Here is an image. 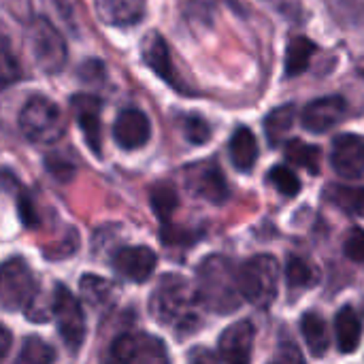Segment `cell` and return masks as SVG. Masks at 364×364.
<instances>
[{"mask_svg": "<svg viewBox=\"0 0 364 364\" xmlns=\"http://www.w3.org/2000/svg\"><path fill=\"white\" fill-rule=\"evenodd\" d=\"M346 113H348V105L341 96H324L305 107L301 122L309 132L322 134L335 128L346 117Z\"/></svg>", "mask_w": 364, "mask_h": 364, "instance_id": "4fadbf2b", "label": "cell"}, {"mask_svg": "<svg viewBox=\"0 0 364 364\" xmlns=\"http://www.w3.org/2000/svg\"><path fill=\"white\" fill-rule=\"evenodd\" d=\"M314 53H316V45L307 36H294L286 51V75L294 77L305 73Z\"/></svg>", "mask_w": 364, "mask_h": 364, "instance_id": "603a6c76", "label": "cell"}, {"mask_svg": "<svg viewBox=\"0 0 364 364\" xmlns=\"http://www.w3.org/2000/svg\"><path fill=\"white\" fill-rule=\"evenodd\" d=\"M9 350H11V333L0 324V360L6 358Z\"/></svg>", "mask_w": 364, "mask_h": 364, "instance_id": "8d00e7d4", "label": "cell"}, {"mask_svg": "<svg viewBox=\"0 0 364 364\" xmlns=\"http://www.w3.org/2000/svg\"><path fill=\"white\" fill-rule=\"evenodd\" d=\"M55 360V352L49 343L38 337H30L23 341V348L17 356V363L26 364H49Z\"/></svg>", "mask_w": 364, "mask_h": 364, "instance_id": "f1b7e54d", "label": "cell"}, {"mask_svg": "<svg viewBox=\"0 0 364 364\" xmlns=\"http://www.w3.org/2000/svg\"><path fill=\"white\" fill-rule=\"evenodd\" d=\"M326 198L350 215H364V188L331 186L326 188Z\"/></svg>", "mask_w": 364, "mask_h": 364, "instance_id": "d4e9b609", "label": "cell"}, {"mask_svg": "<svg viewBox=\"0 0 364 364\" xmlns=\"http://www.w3.org/2000/svg\"><path fill=\"white\" fill-rule=\"evenodd\" d=\"M228 149H230V160L235 168L243 173L254 168L258 160V141H256V134L247 126H239L235 130V134L230 136Z\"/></svg>", "mask_w": 364, "mask_h": 364, "instance_id": "ac0fdd59", "label": "cell"}, {"mask_svg": "<svg viewBox=\"0 0 364 364\" xmlns=\"http://www.w3.org/2000/svg\"><path fill=\"white\" fill-rule=\"evenodd\" d=\"M196 294L200 305L218 316L237 311L243 301L239 271L226 256L205 258L196 273Z\"/></svg>", "mask_w": 364, "mask_h": 364, "instance_id": "7a4b0ae2", "label": "cell"}, {"mask_svg": "<svg viewBox=\"0 0 364 364\" xmlns=\"http://www.w3.org/2000/svg\"><path fill=\"white\" fill-rule=\"evenodd\" d=\"M181 130H183V136L192 145H205L211 139V126L200 115H186V117H181Z\"/></svg>", "mask_w": 364, "mask_h": 364, "instance_id": "4dcf8cb0", "label": "cell"}, {"mask_svg": "<svg viewBox=\"0 0 364 364\" xmlns=\"http://www.w3.org/2000/svg\"><path fill=\"white\" fill-rule=\"evenodd\" d=\"M318 273L314 267H309L303 258H290L288 260V267H286V279H288V286L292 290H307L311 288L318 279Z\"/></svg>", "mask_w": 364, "mask_h": 364, "instance_id": "4316f807", "label": "cell"}, {"mask_svg": "<svg viewBox=\"0 0 364 364\" xmlns=\"http://www.w3.org/2000/svg\"><path fill=\"white\" fill-rule=\"evenodd\" d=\"M111 358L117 363L156 364L166 363L168 354L160 339L145 333H126L111 346Z\"/></svg>", "mask_w": 364, "mask_h": 364, "instance_id": "ba28073f", "label": "cell"}, {"mask_svg": "<svg viewBox=\"0 0 364 364\" xmlns=\"http://www.w3.org/2000/svg\"><path fill=\"white\" fill-rule=\"evenodd\" d=\"M277 358H279V360H284V363H301V360H303V356H301L299 348H294L292 343L282 346V354H279Z\"/></svg>", "mask_w": 364, "mask_h": 364, "instance_id": "d590c367", "label": "cell"}, {"mask_svg": "<svg viewBox=\"0 0 364 364\" xmlns=\"http://www.w3.org/2000/svg\"><path fill=\"white\" fill-rule=\"evenodd\" d=\"M296 122V107L294 105H284L273 109L267 119H264V132H267V141L277 147L279 143H284V139L288 136V132L292 130Z\"/></svg>", "mask_w": 364, "mask_h": 364, "instance_id": "44dd1931", "label": "cell"}, {"mask_svg": "<svg viewBox=\"0 0 364 364\" xmlns=\"http://www.w3.org/2000/svg\"><path fill=\"white\" fill-rule=\"evenodd\" d=\"M156 254L145 247V245H136V247H122L115 256H113V269L128 282H136L143 284L151 277V273L156 271Z\"/></svg>", "mask_w": 364, "mask_h": 364, "instance_id": "5bb4252c", "label": "cell"}, {"mask_svg": "<svg viewBox=\"0 0 364 364\" xmlns=\"http://www.w3.org/2000/svg\"><path fill=\"white\" fill-rule=\"evenodd\" d=\"M141 55L145 60V64L162 79L166 81L173 90H177L179 94H194L192 87L181 79V75L177 73L175 64H173V58H171V51H168V45L166 41L162 38V34L158 32H149L145 34L143 43H141Z\"/></svg>", "mask_w": 364, "mask_h": 364, "instance_id": "9c48e42d", "label": "cell"}, {"mask_svg": "<svg viewBox=\"0 0 364 364\" xmlns=\"http://www.w3.org/2000/svg\"><path fill=\"white\" fill-rule=\"evenodd\" d=\"M113 136L122 149H139L149 141L151 124L143 111L124 109L113 124Z\"/></svg>", "mask_w": 364, "mask_h": 364, "instance_id": "9a60e30c", "label": "cell"}, {"mask_svg": "<svg viewBox=\"0 0 364 364\" xmlns=\"http://www.w3.org/2000/svg\"><path fill=\"white\" fill-rule=\"evenodd\" d=\"M254 339H256V328L252 322H247V320L235 322L222 333V337L218 341V354L224 363H250L252 350H254Z\"/></svg>", "mask_w": 364, "mask_h": 364, "instance_id": "8fae6325", "label": "cell"}, {"mask_svg": "<svg viewBox=\"0 0 364 364\" xmlns=\"http://www.w3.org/2000/svg\"><path fill=\"white\" fill-rule=\"evenodd\" d=\"M301 331H303L309 352L318 358L324 356L326 350L331 348V333H328L326 320L316 311H307L301 320Z\"/></svg>", "mask_w": 364, "mask_h": 364, "instance_id": "ffe728a7", "label": "cell"}, {"mask_svg": "<svg viewBox=\"0 0 364 364\" xmlns=\"http://www.w3.org/2000/svg\"><path fill=\"white\" fill-rule=\"evenodd\" d=\"M28 43H30V51H32L36 66L45 75H58L64 68L66 55H68L66 41L49 19L36 17L30 23Z\"/></svg>", "mask_w": 364, "mask_h": 364, "instance_id": "8992f818", "label": "cell"}, {"mask_svg": "<svg viewBox=\"0 0 364 364\" xmlns=\"http://www.w3.org/2000/svg\"><path fill=\"white\" fill-rule=\"evenodd\" d=\"M19 130L32 143L51 145L64 136V113L47 96H32L19 113Z\"/></svg>", "mask_w": 364, "mask_h": 364, "instance_id": "3957f363", "label": "cell"}, {"mask_svg": "<svg viewBox=\"0 0 364 364\" xmlns=\"http://www.w3.org/2000/svg\"><path fill=\"white\" fill-rule=\"evenodd\" d=\"M19 77H21V66L15 53L11 51L9 41L0 34V92L13 85L15 81H19Z\"/></svg>", "mask_w": 364, "mask_h": 364, "instance_id": "83f0119b", "label": "cell"}, {"mask_svg": "<svg viewBox=\"0 0 364 364\" xmlns=\"http://www.w3.org/2000/svg\"><path fill=\"white\" fill-rule=\"evenodd\" d=\"M335 335H337V346L343 354H352L358 350L363 339V322L354 307L339 309L335 318Z\"/></svg>", "mask_w": 364, "mask_h": 364, "instance_id": "d6986e66", "label": "cell"}, {"mask_svg": "<svg viewBox=\"0 0 364 364\" xmlns=\"http://www.w3.org/2000/svg\"><path fill=\"white\" fill-rule=\"evenodd\" d=\"M81 294L94 309H107L115 303V286L98 275H83L81 277Z\"/></svg>", "mask_w": 364, "mask_h": 364, "instance_id": "7402d4cb", "label": "cell"}, {"mask_svg": "<svg viewBox=\"0 0 364 364\" xmlns=\"http://www.w3.org/2000/svg\"><path fill=\"white\" fill-rule=\"evenodd\" d=\"M73 109L77 115V122L81 126V132L90 145V149L100 156L102 151V122H100V100L87 94H79L73 98Z\"/></svg>", "mask_w": 364, "mask_h": 364, "instance_id": "2e32d148", "label": "cell"}, {"mask_svg": "<svg viewBox=\"0 0 364 364\" xmlns=\"http://www.w3.org/2000/svg\"><path fill=\"white\" fill-rule=\"evenodd\" d=\"M200 307L196 288L181 275H164L149 301L151 316L179 337L196 333L200 326Z\"/></svg>", "mask_w": 364, "mask_h": 364, "instance_id": "6da1fadb", "label": "cell"}, {"mask_svg": "<svg viewBox=\"0 0 364 364\" xmlns=\"http://www.w3.org/2000/svg\"><path fill=\"white\" fill-rule=\"evenodd\" d=\"M151 207H154L156 215H158L164 224H168V220L173 218L175 209L179 207V196H177L175 188L168 186V183L156 186V188L151 190Z\"/></svg>", "mask_w": 364, "mask_h": 364, "instance_id": "484cf974", "label": "cell"}, {"mask_svg": "<svg viewBox=\"0 0 364 364\" xmlns=\"http://www.w3.org/2000/svg\"><path fill=\"white\" fill-rule=\"evenodd\" d=\"M284 154L290 164H296L309 173L320 171V147H316V145H309L301 139H292L286 143Z\"/></svg>", "mask_w": 364, "mask_h": 364, "instance_id": "cb8c5ba5", "label": "cell"}, {"mask_svg": "<svg viewBox=\"0 0 364 364\" xmlns=\"http://www.w3.org/2000/svg\"><path fill=\"white\" fill-rule=\"evenodd\" d=\"M51 2V6L58 11V15L66 21V23H70L73 26V6H70V0H49Z\"/></svg>", "mask_w": 364, "mask_h": 364, "instance_id": "e575fe53", "label": "cell"}, {"mask_svg": "<svg viewBox=\"0 0 364 364\" xmlns=\"http://www.w3.org/2000/svg\"><path fill=\"white\" fill-rule=\"evenodd\" d=\"M241 294L258 309L271 307L279 286V262L271 254H260L247 260L239 271Z\"/></svg>", "mask_w": 364, "mask_h": 364, "instance_id": "277c9868", "label": "cell"}, {"mask_svg": "<svg viewBox=\"0 0 364 364\" xmlns=\"http://www.w3.org/2000/svg\"><path fill=\"white\" fill-rule=\"evenodd\" d=\"M273 9L282 11L286 17H299L301 15V0H264Z\"/></svg>", "mask_w": 364, "mask_h": 364, "instance_id": "836d02e7", "label": "cell"}, {"mask_svg": "<svg viewBox=\"0 0 364 364\" xmlns=\"http://www.w3.org/2000/svg\"><path fill=\"white\" fill-rule=\"evenodd\" d=\"M38 299V282L23 258L0 264V311H26Z\"/></svg>", "mask_w": 364, "mask_h": 364, "instance_id": "5b68a950", "label": "cell"}, {"mask_svg": "<svg viewBox=\"0 0 364 364\" xmlns=\"http://www.w3.org/2000/svg\"><path fill=\"white\" fill-rule=\"evenodd\" d=\"M269 183L279 190L284 196H296L301 192V179L296 177V173L288 166H273L269 171Z\"/></svg>", "mask_w": 364, "mask_h": 364, "instance_id": "f546056e", "label": "cell"}, {"mask_svg": "<svg viewBox=\"0 0 364 364\" xmlns=\"http://www.w3.org/2000/svg\"><path fill=\"white\" fill-rule=\"evenodd\" d=\"M331 164L339 177L358 179L364 175V139L356 134H341L333 143Z\"/></svg>", "mask_w": 364, "mask_h": 364, "instance_id": "7c38bea8", "label": "cell"}, {"mask_svg": "<svg viewBox=\"0 0 364 364\" xmlns=\"http://www.w3.org/2000/svg\"><path fill=\"white\" fill-rule=\"evenodd\" d=\"M94 4L109 26H134L145 17V0H94Z\"/></svg>", "mask_w": 364, "mask_h": 364, "instance_id": "e0dca14e", "label": "cell"}, {"mask_svg": "<svg viewBox=\"0 0 364 364\" xmlns=\"http://www.w3.org/2000/svg\"><path fill=\"white\" fill-rule=\"evenodd\" d=\"M186 183L196 196L213 205H222L228 200V183L224 179L222 168L215 162H203V164L192 166L188 171Z\"/></svg>", "mask_w": 364, "mask_h": 364, "instance_id": "30bf717a", "label": "cell"}, {"mask_svg": "<svg viewBox=\"0 0 364 364\" xmlns=\"http://www.w3.org/2000/svg\"><path fill=\"white\" fill-rule=\"evenodd\" d=\"M9 179H11V183H13V186H15V190H17V209H19V218H21V222H23L28 228L36 226V224H38V213H36V209H34L32 198L28 196L26 188H23V186H21L13 175H9Z\"/></svg>", "mask_w": 364, "mask_h": 364, "instance_id": "1f68e13d", "label": "cell"}, {"mask_svg": "<svg viewBox=\"0 0 364 364\" xmlns=\"http://www.w3.org/2000/svg\"><path fill=\"white\" fill-rule=\"evenodd\" d=\"M346 256L358 264H364V230L363 228H352V232L346 239Z\"/></svg>", "mask_w": 364, "mask_h": 364, "instance_id": "d6a6232c", "label": "cell"}, {"mask_svg": "<svg viewBox=\"0 0 364 364\" xmlns=\"http://www.w3.org/2000/svg\"><path fill=\"white\" fill-rule=\"evenodd\" d=\"M51 314L58 326V333L70 354H77L85 341V316L77 296L62 284L53 288L51 294Z\"/></svg>", "mask_w": 364, "mask_h": 364, "instance_id": "52a82bcc", "label": "cell"}]
</instances>
